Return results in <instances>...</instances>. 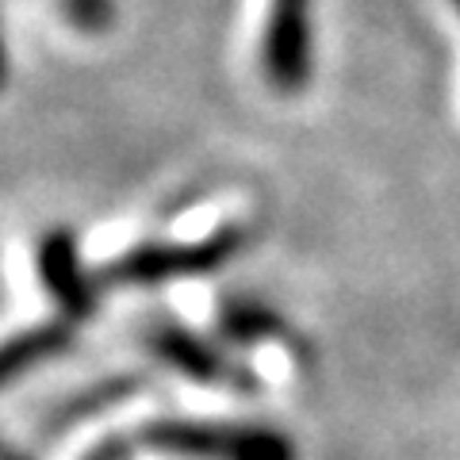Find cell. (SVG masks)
<instances>
[{
	"instance_id": "obj_1",
	"label": "cell",
	"mask_w": 460,
	"mask_h": 460,
	"mask_svg": "<svg viewBox=\"0 0 460 460\" xmlns=\"http://www.w3.org/2000/svg\"><path fill=\"white\" fill-rule=\"evenodd\" d=\"M138 441L181 460H299L284 429L238 419H154L138 429Z\"/></svg>"
},
{
	"instance_id": "obj_2",
	"label": "cell",
	"mask_w": 460,
	"mask_h": 460,
	"mask_svg": "<svg viewBox=\"0 0 460 460\" xmlns=\"http://www.w3.org/2000/svg\"><path fill=\"white\" fill-rule=\"evenodd\" d=\"M246 250V230L242 226H219L204 238L189 242H142L127 250L123 257L100 272V284H119V288H157L172 280H196L211 277L223 265Z\"/></svg>"
},
{
	"instance_id": "obj_3",
	"label": "cell",
	"mask_w": 460,
	"mask_h": 460,
	"mask_svg": "<svg viewBox=\"0 0 460 460\" xmlns=\"http://www.w3.org/2000/svg\"><path fill=\"white\" fill-rule=\"evenodd\" d=\"M135 338L157 365L172 368L177 376L192 380V384L223 387V392H238V395L257 392V376L250 365H242L219 341L204 338L199 330L169 319V314H146V319L138 323Z\"/></svg>"
},
{
	"instance_id": "obj_4",
	"label": "cell",
	"mask_w": 460,
	"mask_h": 460,
	"mask_svg": "<svg viewBox=\"0 0 460 460\" xmlns=\"http://www.w3.org/2000/svg\"><path fill=\"white\" fill-rule=\"evenodd\" d=\"M261 77L277 96H299L314 81V0H269Z\"/></svg>"
},
{
	"instance_id": "obj_5",
	"label": "cell",
	"mask_w": 460,
	"mask_h": 460,
	"mask_svg": "<svg viewBox=\"0 0 460 460\" xmlns=\"http://www.w3.org/2000/svg\"><path fill=\"white\" fill-rule=\"evenodd\" d=\"M39 277L66 323H84L96 314V280L84 272L77 238L69 230H50L39 242Z\"/></svg>"
},
{
	"instance_id": "obj_6",
	"label": "cell",
	"mask_w": 460,
	"mask_h": 460,
	"mask_svg": "<svg viewBox=\"0 0 460 460\" xmlns=\"http://www.w3.org/2000/svg\"><path fill=\"white\" fill-rule=\"evenodd\" d=\"M215 326L234 345H269V341L296 345V330L284 323V314L257 296H223Z\"/></svg>"
},
{
	"instance_id": "obj_7",
	"label": "cell",
	"mask_w": 460,
	"mask_h": 460,
	"mask_svg": "<svg viewBox=\"0 0 460 460\" xmlns=\"http://www.w3.org/2000/svg\"><path fill=\"white\" fill-rule=\"evenodd\" d=\"M142 392V376H108V380H96L89 387H81V392L66 395L62 402H54V407L42 414V438H54V434H66L69 426H77L84 419H93V414H104L111 407H119L131 395Z\"/></svg>"
},
{
	"instance_id": "obj_8",
	"label": "cell",
	"mask_w": 460,
	"mask_h": 460,
	"mask_svg": "<svg viewBox=\"0 0 460 460\" xmlns=\"http://www.w3.org/2000/svg\"><path fill=\"white\" fill-rule=\"evenodd\" d=\"M69 345H74V323H66V319L20 330V334H12L4 345V380H20L23 372L62 357Z\"/></svg>"
},
{
	"instance_id": "obj_9",
	"label": "cell",
	"mask_w": 460,
	"mask_h": 460,
	"mask_svg": "<svg viewBox=\"0 0 460 460\" xmlns=\"http://www.w3.org/2000/svg\"><path fill=\"white\" fill-rule=\"evenodd\" d=\"M66 16L81 31H104L111 23V0H66Z\"/></svg>"
},
{
	"instance_id": "obj_10",
	"label": "cell",
	"mask_w": 460,
	"mask_h": 460,
	"mask_svg": "<svg viewBox=\"0 0 460 460\" xmlns=\"http://www.w3.org/2000/svg\"><path fill=\"white\" fill-rule=\"evenodd\" d=\"M84 460H123V441H115V438H108V441H100L96 449L84 456Z\"/></svg>"
},
{
	"instance_id": "obj_11",
	"label": "cell",
	"mask_w": 460,
	"mask_h": 460,
	"mask_svg": "<svg viewBox=\"0 0 460 460\" xmlns=\"http://www.w3.org/2000/svg\"><path fill=\"white\" fill-rule=\"evenodd\" d=\"M4 460H31V456L20 453V449H8V456H4Z\"/></svg>"
},
{
	"instance_id": "obj_12",
	"label": "cell",
	"mask_w": 460,
	"mask_h": 460,
	"mask_svg": "<svg viewBox=\"0 0 460 460\" xmlns=\"http://www.w3.org/2000/svg\"><path fill=\"white\" fill-rule=\"evenodd\" d=\"M449 8L456 12V16H460V0H449Z\"/></svg>"
}]
</instances>
